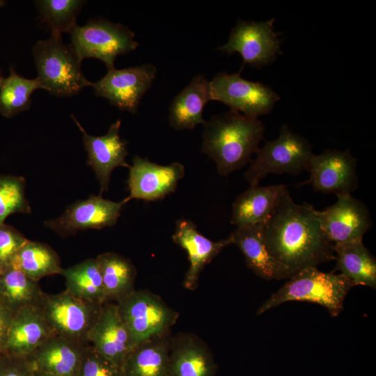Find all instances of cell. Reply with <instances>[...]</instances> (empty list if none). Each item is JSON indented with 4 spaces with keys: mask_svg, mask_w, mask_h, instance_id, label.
I'll list each match as a JSON object with an SVG mask.
<instances>
[{
    "mask_svg": "<svg viewBox=\"0 0 376 376\" xmlns=\"http://www.w3.org/2000/svg\"><path fill=\"white\" fill-rule=\"evenodd\" d=\"M90 344L54 334L27 357L36 373L77 376Z\"/></svg>",
    "mask_w": 376,
    "mask_h": 376,
    "instance_id": "obj_18",
    "label": "cell"
},
{
    "mask_svg": "<svg viewBox=\"0 0 376 376\" xmlns=\"http://www.w3.org/2000/svg\"><path fill=\"white\" fill-rule=\"evenodd\" d=\"M260 226L267 249L284 279L335 258L334 244L322 230L319 211L308 203H295L288 190Z\"/></svg>",
    "mask_w": 376,
    "mask_h": 376,
    "instance_id": "obj_1",
    "label": "cell"
},
{
    "mask_svg": "<svg viewBox=\"0 0 376 376\" xmlns=\"http://www.w3.org/2000/svg\"><path fill=\"white\" fill-rule=\"evenodd\" d=\"M211 100L210 81L203 75L195 76L177 95L169 109L171 126L175 130H191L203 125V111Z\"/></svg>",
    "mask_w": 376,
    "mask_h": 376,
    "instance_id": "obj_23",
    "label": "cell"
},
{
    "mask_svg": "<svg viewBox=\"0 0 376 376\" xmlns=\"http://www.w3.org/2000/svg\"><path fill=\"white\" fill-rule=\"evenodd\" d=\"M274 19L265 22L239 20L232 29L228 42L217 48L229 54L239 53L243 66L261 68L272 62L280 50L279 40L274 31Z\"/></svg>",
    "mask_w": 376,
    "mask_h": 376,
    "instance_id": "obj_11",
    "label": "cell"
},
{
    "mask_svg": "<svg viewBox=\"0 0 376 376\" xmlns=\"http://www.w3.org/2000/svg\"><path fill=\"white\" fill-rule=\"evenodd\" d=\"M173 240L188 254L189 267L186 273L184 285L194 290L199 275L221 251L230 244L227 239L214 242L201 234L196 226L190 220L181 219L176 221Z\"/></svg>",
    "mask_w": 376,
    "mask_h": 376,
    "instance_id": "obj_19",
    "label": "cell"
},
{
    "mask_svg": "<svg viewBox=\"0 0 376 376\" xmlns=\"http://www.w3.org/2000/svg\"><path fill=\"white\" fill-rule=\"evenodd\" d=\"M357 159L349 150H327L313 155L308 166V180L315 191L337 196L351 194L358 187Z\"/></svg>",
    "mask_w": 376,
    "mask_h": 376,
    "instance_id": "obj_12",
    "label": "cell"
},
{
    "mask_svg": "<svg viewBox=\"0 0 376 376\" xmlns=\"http://www.w3.org/2000/svg\"><path fill=\"white\" fill-rule=\"evenodd\" d=\"M126 203L125 199L114 202L104 199L100 195H91L87 199L69 206L56 219L46 221L45 225L61 236L86 229L112 226L116 224Z\"/></svg>",
    "mask_w": 376,
    "mask_h": 376,
    "instance_id": "obj_15",
    "label": "cell"
},
{
    "mask_svg": "<svg viewBox=\"0 0 376 376\" xmlns=\"http://www.w3.org/2000/svg\"><path fill=\"white\" fill-rule=\"evenodd\" d=\"M217 364L207 347L194 335L171 338L168 376H214Z\"/></svg>",
    "mask_w": 376,
    "mask_h": 376,
    "instance_id": "obj_21",
    "label": "cell"
},
{
    "mask_svg": "<svg viewBox=\"0 0 376 376\" xmlns=\"http://www.w3.org/2000/svg\"><path fill=\"white\" fill-rule=\"evenodd\" d=\"M45 292L38 281L8 267L0 274V301L14 313L27 306H40Z\"/></svg>",
    "mask_w": 376,
    "mask_h": 376,
    "instance_id": "obj_28",
    "label": "cell"
},
{
    "mask_svg": "<svg viewBox=\"0 0 376 376\" xmlns=\"http://www.w3.org/2000/svg\"><path fill=\"white\" fill-rule=\"evenodd\" d=\"M273 293L257 310L259 315L287 301L315 303L324 307L332 317L338 316L343 308V302L351 282L340 274L323 272L316 267L301 269Z\"/></svg>",
    "mask_w": 376,
    "mask_h": 376,
    "instance_id": "obj_3",
    "label": "cell"
},
{
    "mask_svg": "<svg viewBox=\"0 0 376 376\" xmlns=\"http://www.w3.org/2000/svg\"><path fill=\"white\" fill-rule=\"evenodd\" d=\"M228 240L240 249L247 267L256 275L266 280L284 279L263 240L260 223L236 228Z\"/></svg>",
    "mask_w": 376,
    "mask_h": 376,
    "instance_id": "obj_24",
    "label": "cell"
},
{
    "mask_svg": "<svg viewBox=\"0 0 376 376\" xmlns=\"http://www.w3.org/2000/svg\"><path fill=\"white\" fill-rule=\"evenodd\" d=\"M6 4V1L3 0H0V8L3 7Z\"/></svg>",
    "mask_w": 376,
    "mask_h": 376,
    "instance_id": "obj_39",
    "label": "cell"
},
{
    "mask_svg": "<svg viewBox=\"0 0 376 376\" xmlns=\"http://www.w3.org/2000/svg\"><path fill=\"white\" fill-rule=\"evenodd\" d=\"M66 290L74 296L89 301L106 302L102 279L95 258H88L77 265L62 269Z\"/></svg>",
    "mask_w": 376,
    "mask_h": 376,
    "instance_id": "obj_30",
    "label": "cell"
},
{
    "mask_svg": "<svg viewBox=\"0 0 376 376\" xmlns=\"http://www.w3.org/2000/svg\"><path fill=\"white\" fill-rule=\"evenodd\" d=\"M135 346L169 331L178 313L157 295L134 290L116 303Z\"/></svg>",
    "mask_w": 376,
    "mask_h": 376,
    "instance_id": "obj_6",
    "label": "cell"
},
{
    "mask_svg": "<svg viewBox=\"0 0 376 376\" xmlns=\"http://www.w3.org/2000/svg\"><path fill=\"white\" fill-rule=\"evenodd\" d=\"M71 45L81 60L94 58L102 61L107 70L115 68L118 56L135 50L139 43L127 26L106 19H91L77 25L70 33Z\"/></svg>",
    "mask_w": 376,
    "mask_h": 376,
    "instance_id": "obj_7",
    "label": "cell"
},
{
    "mask_svg": "<svg viewBox=\"0 0 376 376\" xmlns=\"http://www.w3.org/2000/svg\"><path fill=\"white\" fill-rule=\"evenodd\" d=\"M170 332L136 345L121 368L123 376H168Z\"/></svg>",
    "mask_w": 376,
    "mask_h": 376,
    "instance_id": "obj_25",
    "label": "cell"
},
{
    "mask_svg": "<svg viewBox=\"0 0 376 376\" xmlns=\"http://www.w3.org/2000/svg\"><path fill=\"white\" fill-rule=\"evenodd\" d=\"M71 117L83 134V141L88 152V164L93 169L100 185V194L107 191L111 174L117 167H127L125 161L128 154L127 142L122 139L119 132L121 120L118 119L111 125L106 134L102 136L89 135L76 118Z\"/></svg>",
    "mask_w": 376,
    "mask_h": 376,
    "instance_id": "obj_16",
    "label": "cell"
},
{
    "mask_svg": "<svg viewBox=\"0 0 376 376\" xmlns=\"http://www.w3.org/2000/svg\"><path fill=\"white\" fill-rule=\"evenodd\" d=\"M323 232L333 244L362 240L372 226L366 205L352 194L337 196L333 205L319 211Z\"/></svg>",
    "mask_w": 376,
    "mask_h": 376,
    "instance_id": "obj_14",
    "label": "cell"
},
{
    "mask_svg": "<svg viewBox=\"0 0 376 376\" xmlns=\"http://www.w3.org/2000/svg\"><path fill=\"white\" fill-rule=\"evenodd\" d=\"M9 267L38 282L45 276L61 274L63 269L58 255L52 248L30 240L15 255Z\"/></svg>",
    "mask_w": 376,
    "mask_h": 376,
    "instance_id": "obj_29",
    "label": "cell"
},
{
    "mask_svg": "<svg viewBox=\"0 0 376 376\" xmlns=\"http://www.w3.org/2000/svg\"><path fill=\"white\" fill-rule=\"evenodd\" d=\"M88 339L99 354L120 368L136 347L120 318L116 304L110 302L102 305Z\"/></svg>",
    "mask_w": 376,
    "mask_h": 376,
    "instance_id": "obj_17",
    "label": "cell"
},
{
    "mask_svg": "<svg viewBox=\"0 0 376 376\" xmlns=\"http://www.w3.org/2000/svg\"><path fill=\"white\" fill-rule=\"evenodd\" d=\"M156 74L157 68L152 64L113 68L91 86L97 96L107 99L121 111L134 114L143 96L151 87Z\"/></svg>",
    "mask_w": 376,
    "mask_h": 376,
    "instance_id": "obj_10",
    "label": "cell"
},
{
    "mask_svg": "<svg viewBox=\"0 0 376 376\" xmlns=\"http://www.w3.org/2000/svg\"><path fill=\"white\" fill-rule=\"evenodd\" d=\"M33 54L43 88L57 97H70L91 86L84 75L81 59L71 44H65L61 34L52 33L47 40L38 41Z\"/></svg>",
    "mask_w": 376,
    "mask_h": 376,
    "instance_id": "obj_4",
    "label": "cell"
},
{
    "mask_svg": "<svg viewBox=\"0 0 376 376\" xmlns=\"http://www.w3.org/2000/svg\"><path fill=\"white\" fill-rule=\"evenodd\" d=\"M24 187L22 178H0V225L13 213L31 212Z\"/></svg>",
    "mask_w": 376,
    "mask_h": 376,
    "instance_id": "obj_33",
    "label": "cell"
},
{
    "mask_svg": "<svg viewBox=\"0 0 376 376\" xmlns=\"http://www.w3.org/2000/svg\"><path fill=\"white\" fill-rule=\"evenodd\" d=\"M77 376H123L122 368L88 347Z\"/></svg>",
    "mask_w": 376,
    "mask_h": 376,
    "instance_id": "obj_34",
    "label": "cell"
},
{
    "mask_svg": "<svg viewBox=\"0 0 376 376\" xmlns=\"http://www.w3.org/2000/svg\"><path fill=\"white\" fill-rule=\"evenodd\" d=\"M35 373H36V372H35ZM36 376H56V375H49V374H45V373H36Z\"/></svg>",
    "mask_w": 376,
    "mask_h": 376,
    "instance_id": "obj_38",
    "label": "cell"
},
{
    "mask_svg": "<svg viewBox=\"0 0 376 376\" xmlns=\"http://www.w3.org/2000/svg\"><path fill=\"white\" fill-rule=\"evenodd\" d=\"M85 1L40 0L35 3L41 20L50 28L52 33H71L77 25V17Z\"/></svg>",
    "mask_w": 376,
    "mask_h": 376,
    "instance_id": "obj_32",
    "label": "cell"
},
{
    "mask_svg": "<svg viewBox=\"0 0 376 376\" xmlns=\"http://www.w3.org/2000/svg\"><path fill=\"white\" fill-rule=\"evenodd\" d=\"M264 132L258 118L233 110L214 115L203 124L201 152L215 162L219 175L226 176L251 161Z\"/></svg>",
    "mask_w": 376,
    "mask_h": 376,
    "instance_id": "obj_2",
    "label": "cell"
},
{
    "mask_svg": "<svg viewBox=\"0 0 376 376\" xmlns=\"http://www.w3.org/2000/svg\"><path fill=\"white\" fill-rule=\"evenodd\" d=\"M335 271L352 284L376 288V260L362 240L334 244Z\"/></svg>",
    "mask_w": 376,
    "mask_h": 376,
    "instance_id": "obj_26",
    "label": "cell"
},
{
    "mask_svg": "<svg viewBox=\"0 0 376 376\" xmlns=\"http://www.w3.org/2000/svg\"><path fill=\"white\" fill-rule=\"evenodd\" d=\"M1 77V75H0V77Z\"/></svg>",
    "mask_w": 376,
    "mask_h": 376,
    "instance_id": "obj_41",
    "label": "cell"
},
{
    "mask_svg": "<svg viewBox=\"0 0 376 376\" xmlns=\"http://www.w3.org/2000/svg\"><path fill=\"white\" fill-rule=\"evenodd\" d=\"M95 259L102 279L106 302L117 303L135 290L136 271L130 260L114 252L102 253Z\"/></svg>",
    "mask_w": 376,
    "mask_h": 376,
    "instance_id": "obj_27",
    "label": "cell"
},
{
    "mask_svg": "<svg viewBox=\"0 0 376 376\" xmlns=\"http://www.w3.org/2000/svg\"><path fill=\"white\" fill-rule=\"evenodd\" d=\"M35 370L28 357L1 355L0 376H35Z\"/></svg>",
    "mask_w": 376,
    "mask_h": 376,
    "instance_id": "obj_36",
    "label": "cell"
},
{
    "mask_svg": "<svg viewBox=\"0 0 376 376\" xmlns=\"http://www.w3.org/2000/svg\"><path fill=\"white\" fill-rule=\"evenodd\" d=\"M52 335L40 306L23 308L14 315L3 354L27 357Z\"/></svg>",
    "mask_w": 376,
    "mask_h": 376,
    "instance_id": "obj_20",
    "label": "cell"
},
{
    "mask_svg": "<svg viewBox=\"0 0 376 376\" xmlns=\"http://www.w3.org/2000/svg\"><path fill=\"white\" fill-rule=\"evenodd\" d=\"M4 271V268L1 264V263L0 262V274Z\"/></svg>",
    "mask_w": 376,
    "mask_h": 376,
    "instance_id": "obj_40",
    "label": "cell"
},
{
    "mask_svg": "<svg viewBox=\"0 0 376 376\" xmlns=\"http://www.w3.org/2000/svg\"><path fill=\"white\" fill-rule=\"evenodd\" d=\"M37 89H43L40 79H26L19 75L11 66L7 77H0V113L11 118L29 109L31 97Z\"/></svg>",
    "mask_w": 376,
    "mask_h": 376,
    "instance_id": "obj_31",
    "label": "cell"
},
{
    "mask_svg": "<svg viewBox=\"0 0 376 376\" xmlns=\"http://www.w3.org/2000/svg\"><path fill=\"white\" fill-rule=\"evenodd\" d=\"M256 153V157L244 173L250 185H258L269 174L297 175L308 171L313 155L309 142L285 125L281 127L276 139L266 141Z\"/></svg>",
    "mask_w": 376,
    "mask_h": 376,
    "instance_id": "obj_5",
    "label": "cell"
},
{
    "mask_svg": "<svg viewBox=\"0 0 376 376\" xmlns=\"http://www.w3.org/2000/svg\"><path fill=\"white\" fill-rule=\"evenodd\" d=\"M127 185L132 198L155 201L164 198L175 191L178 183L185 173L182 164L175 162L169 165H159L146 158L136 155L130 166Z\"/></svg>",
    "mask_w": 376,
    "mask_h": 376,
    "instance_id": "obj_13",
    "label": "cell"
},
{
    "mask_svg": "<svg viewBox=\"0 0 376 376\" xmlns=\"http://www.w3.org/2000/svg\"><path fill=\"white\" fill-rule=\"evenodd\" d=\"M20 233L2 224L0 225V262L4 270L18 251L27 242Z\"/></svg>",
    "mask_w": 376,
    "mask_h": 376,
    "instance_id": "obj_35",
    "label": "cell"
},
{
    "mask_svg": "<svg viewBox=\"0 0 376 376\" xmlns=\"http://www.w3.org/2000/svg\"><path fill=\"white\" fill-rule=\"evenodd\" d=\"M103 304L77 297L66 290L44 294L40 306L54 334L90 344L88 336Z\"/></svg>",
    "mask_w": 376,
    "mask_h": 376,
    "instance_id": "obj_8",
    "label": "cell"
},
{
    "mask_svg": "<svg viewBox=\"0 0 376 376\" xmlns=\"http://www.w3.org/2000/svg\"><path fill=\"white\" fill-rule=\"evenodd\" d=\"M35 376H36V374H35Z\"/></svg>",
    "mask_w": 376,
    "mask_h": 376,
    "instance_id": "obj_42",
    "label": "cell"
},
{
    "mask_svg": "<svg viewBox=\"0 0 376 376\" xmlns=\"http://www.w3.org/2000/svg\"><path fill=\"white\" fill-rule=\"evenodd\" d=\"M210 89L211 100L252 118L269 113L280 99L269 86L244 79L240 73H218L210 81Z\"/></svg>",
    "mask_w": 376,
    "mask_h": 376,
    "instance_id": "obj_9",
    "label": "cell"
},
{
    "mask_svg": "<svg viewBox=\"0 0 376 376\" xmlns=\"http://www.w3.org/2000/svg\"><path fill=\"white\" fill-rule=\"evenodd\" d=\"M15 313L0 301V357L3 354L8 334Z\"/></svg>",
    "mask_w": 376,
    "mask_h": 376,
    "instance_id": "obj_37",
    "label": "cell"
},
{
    "mask_svg": "<svg viewBox=\"0 0 376 376\" xmlns=\"http://www.w3.org/2000/svg\"><path fill=\"white\" fill-rule=\"evenodd\" d=\"M287 191L285 185H250L234 201L230 223L237 228L262 223Z\"/></svg>",
    "mask_w": 376,
    "mask_h": 376,
    "instance_id": "obj_22",
    "label": "cell"
}]
</instances>
